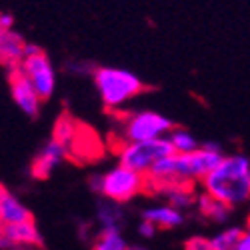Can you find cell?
<instances>
[{
	"instance_id": "cell-11",
	"label": "cell",
	"mask_w": 250,
	"mask_h": 250,
	"mask_svg": "<svg viewBox=\"0 0 250 250\" xmlns=\"http://www.w3.org/2000/svg\"><path fill=\"white\" fill-rule=\"evenodd\" d=\"M26 46L28 42H24V38L14 30H0V58L6 68L20 66L26 54Z\"/></svg>"
},
{
	"instance_id": "cell-9",
	"label": "cell",
	"mask_w": 250,
	"mask_h": 250,
	"mask_svg": "<svg viewBox=\"0 0 250 250\" xmlns=\"http://www.w3.org/2000/svg\"><path fill=\"white\" fill-rule=\"evenodd\" d=\"M0 242H2V250L14 248V246L42 248V236H40L34 220L2 224V236H0Z\"/></svg>"
},
{
	"instance_id": "cell-17",
	"label": "cell",
	"mask_w": 250,
	"mask_h": 250,
	"mask_svg": "<svg viewBox=\"0 0 250 250\" xmlns=\"http://www.w3.org/2000/svg\"><path fill=\"white\" fill-rule=\"evenodd\" d=\"M242 232H244V228H238V226H230V228L220 230L218 234H214L210 238L214 250H236L238 244H240Z\"/></svg>"
},
{
	"instance_id": "cell-21",
	"label": "cell",
	"mask_w": 250,
	"mask_h": 250,
	"mask_svg": "<svg viewBox=\"0 0 250 250\" xmlns=\"http://www.w3.org/2000/svg\"><path fill=\"white\" fill-rule=\"evenodd\" d=\"M156 230H158V228H156L152 222L144 220V218H142V222L138 224V234H140L142 238H152V236L156 234Z\"/></svg>"
},
{
	"instance_id": "cell-12",
	"label": "cell",
	"mask_w": 250,
	"mask_h": 250,
	"mask_svg": "<svg viewBox=\"0 0 250 250\" xmlns=\"http://www.w3.org/2000/svg\"><path fill=\"white\" fill-rule=\"evenodd\" d=\"M142 218L152 222L158 230H172L184 224V210L172 206V204H162V206H150L142 210Z\"/></svg>"
},
{
	"instance_id": "cell-4",
	"label": "cell",
	"mask_w": 250,
	"mask_h": 250,
	"mask_svg": "<svg viewBox=\"0 0 250 250\" xmlns=\"http://www.w3.org/2000/svg\"><path fill=\"white\" fill-rule=\"evenodd\" d=\"M90 190L102 198L114 200L118 204L130 202L138 194L146 192V174L132 170L128 166H114L108 172L94 174L88 178Z\"/></svg>"
},
{
	"instance_id": "cell-6",
	"label": "cell",
	"mask_w": 250,
	"mask_h": 250,
	"mask_svg": "<svg viewBox=\"0 0 250 250\" xmlns=\"http://www.w3.org/2000/svg\"><path fill=\"white\" fill-rule=\"evenodd\" d=\"M174 152L176 150L168 136L142 140V142H124L116 148L118 164L128 166V168L138 170L142 174H148L154 168V164H158L162 158Z\"/></svg>"
},
{
	"instance_id": "cell-16",
	"label": "cell",
	"mask_w": 250,
	"mask_h": 250,
	"mask_svg": "<svg viewBox=\"0 0 250 250\" xmlns=\"http://www.w3.org/2000/svg\"><path fill=\"white\" fill-rule=\"evenodd\" d=\"M90 250H132L120 230H100L92 238Z\"/></svg>"
},
{
	"instance_id": "cell-24",
	"label": "cell",
	"mask_w": 250,
	"mask_h": 250,
	"mask_svg": "<svg viewBox=\"0 0 250 250\" xmlns=\"http://www.w3.org/2000/svg\"><path fill=\"white\" fill-rule=\"evenodd\" d=\"M132 250H146V248H140V246H132Z\"/></svg>"
},
{
	"instance_id": "cell-7",
	"label": "cell",
	"mask_w": 250,
	"mask_h": 250,
	"mask_svg": "<svg viewBox=\"0 0 250 250\" xmlns=\"http://www.w3.org/2000/svg\"><path fill=\"white\" fill-rule=\"evenodd\" d=\"M20 70L28 76L36 92L40 94V98L48 100L52 96L54 86H56V74H54V66H52L48 54L42 48L28 42L26 54H24L22 62H20Z\"/></svg>"
},
{
	"instance_id": "cell-3",
	"label": "cell",
	"mask_w": 250,
	"mask_h": 250,
	"mask_svg": "<svg viewBox=\"0 0 250 250\" xmlns=\"http://www.w3.org/2000/svg\"><path fill=\"white\" fill-rule=\"evenodd\" d=\"M94 86L100 94L102 104L110 112L120 110L124 104L130 102L132 98L146 92L144 82L130 70L124 68H110V66H98L92 72Z\"/></svg>"
},
{
	"instance_id": "cell-10",
	"label": "cell",
	"mask_w": 250,
	"mask_h": 250,
	"mask_svg": "<svg viewBox=\"0 0 250 250\" xmlns=\"http://www.w3.org/2000/svg\"><path fill=\"white\" fill-rule=\"evenodd\" d=\"M66 158V150L64 146H62L60 142H56L54 138H50L42 148H40V152L32 158V164H30V174L38 180H46L56 166Z\"/></svg>"
},
{
	"instance_id": "cell-13",
	"label": "cell",
	"mask_w": 250,
	"mask_h": 250,
	"mask_svg": "<svg viewBox=\"0 0 250 250\" xmlns=\"http://www.w3.org/2000/svg\"><path fill=\"white\" fill-rule=\"evenodd\" d=\"M196 212L206 218V220H210V222H226L228 218H230L232 214V206L230 204H226L218 198H214L212 194H208V192H202L198 194V200H196Z\"/></svg>"
},
{
	"instance_id": "cell-2",
	"label": "cell",
	"mask_w": 250,
	"mask_h": 250,
	"mask_svg": "<svg viewBox=\"0 0 250 250\" xmlns=\"http://www.w3.org/2000/svg\"><path fill=\"white\" fill-rule=\"evenodd\" d=\"M52 138L66 150V158L72 162H92L104 154L102 142L92 128L78 122L72 114L62 112L52 128Z\"/></svg>"
},
{
	"instance_id": "cell-25",
	"label": "cell",
	"mask_w": 250,
	"mask_h": 250,
	"mask_svg": "<svg viewBox=\"0 0 250 250\" xmlns=\"http://www.w3.org/2000/svg\"><path fill=\"white\" fill-rule=\"evenodd\" d=\"M236 250H244V248H236Z\"/></svg>"
},
{
	"instance_id": "cell-14",
	"label": "cell",
	"mask_w": 250,
	"mask_h": 250,
	"mask_svg": "<svg viewBox=\"0 0 250 250\" xmlns=\"http://www.w3.org/2000/svg\"><path fill=\"white\" fill-rule=\"evenodd\" d=\"M0 216H2V224L34 220L32 212L14 194H10L6 186H2V192H0Z\"/></svg>"
},
{
	"instance_id": "cell-5",
	"label": "cell",
	"mask_w": 250,
	"mask_h": 250,
	"mask_svg": "<svg viewBox=\"0 0 250 250\" xmlns=\"http://www.w3.org/2000/svg\"><path fill=\"white\" fill-rule=\"evenodd\" d=\"M112 114L116 116V122H118L116 148L124 142H142V140L160 138L174 128V124L168 118L154 110H138L128 114H118V110H112Z\"/></svg>"
},
{
	"instance_id": "cell-22",
	"label": "cell",
	"mask_w": 250,
	"mask_h": 250,
	"mask_svg": "<svg viewBox=\"0 0 250 250\" xmlns=\"http://www.w3.org/2000/svg\"><path fill=\"white\" fill-rule=\"evenodd\" d=\"M238 248L250 250V218H248V224H246L244 232H242V238H240V244H238Z\"/></svg>"
},
{
	"instance_id": "cell-23",
	"label": "cell",
	"mask_w": 250,
	"mask_h": 250,
	"mask_svg": "<svg viewBox=\"0 0 250 250\" xmlns=\"http://www.w3.org/2000/svg\"><path fill=\"white\" fill-rule=\"evenodd\" d=\"M12 24L14 18L8 12H2V16H0V30H12Z\"/></svg>"
},
{
	"instance_id": "cell-20",
	"label": "cell",
	"mask_w": 250,
	"mask_h": 250,
	"mask_svg": "<svg viewBox=\"0 0 250 250\" xmlns=\"http://www.w3.org/2000/svg\"><path fill=\"white\" fill-rule=\"evenodd\" d=\"M184 250H214L212 240L204 236H190L184 242Z\"/></svg>"
},
{
	"instance_id": "cell-1",
	"label": "cell",
	"mask_w": 250,
	"mask_h": 250,
	"mask_svg": "<svg viewBox=\"0 0 250 250\" xmlns=\"http://www.w3.org/2000/svg\"><path fill=\"white\" fill-rule=\"evenodd\" d=\"M202 186L204 192L232 208L250 200V160L242 154L224 156L202 178Z\"/></svg>"
},
{
	"instance_id": "cell-15",
	"label": "cell",
	"mask_w": 250,
	"mask_h": 250,
	"mask_svg": "<svg viewBox=\"0 0 250 250\" xmlns=\"http://www.w3.org/2000/svg\"><path fill=\"white\" fill-rule=\"evenodd\" d=\"M96 222L100 224V230H120L124 224V212L118 202L102 198L96 202Z\"/></svg>"
},
{
	"instance_id": "cell-18",
	"label": "cell",
	"mask_w": 250,
	"mask_h": 250,
	"mask_svg": "<svg viewBox=\"0 0 250 250\" xmlns=\"http://www.w3.org/2000/svg\"><path fill=\"white\" fill-rule=\"evenodd\" d=\"M168 138L172 142V146L178 154H188V152H194L200 148V144L196 142V138L184 128H172L168 132Z\"/></svg>"
},
{
	"instance_id": "cell-19",
	"label": "cell",
	"mask_w": 250,
	"mask_h": 250,
	"mask_svg": "<svg viewBox=\"0 0 250 250\" xmlns=\"http://www.w3.org/2000/svg\"><path fill=\"white\" fill-rule=\"evenodd\" d=\"M162 198H166V200H168V204L180 208V210H186V208L196 206L198 194H194L192 188H172L168 192H164Z\"/></svg>"
},
{
	"instance_id": "cell-8",
	"label": "cell",
	"mask_w": 250,
	"mask_h": 250,
	"mask_svg": "<svg viewBox=\"0 0 250 250\" xmlns=\"http://www.w3.org/2000/svg\"><path fill=\"white\" fill-rule=\"evenodd\" d=\"M8 84H10V94H12V100L16 102V106L26 116L36 118L40 112L42 98H40V94L36 92V88L28 80V76L20 70V66L8 68Z\"/></svg>"
}]
</instances>
